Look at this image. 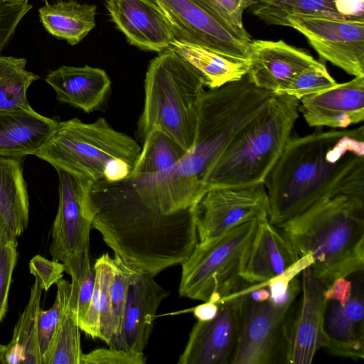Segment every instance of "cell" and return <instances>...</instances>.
<instances>
[{
  "instance_id": "603a6c76",
  "label": "cell",
  "mask_w": 364,
  "mask_h": 364,
  "mask_svg": "<svg viewBox=\"0 0 364 364\" xmlns=\"http://www.w3.org/2000/svg\"><path fill=\"white\" fill-rule=\"evenodd\" d=\"M22 159L0 156V217L18 237L29 223V198Z\"/></svg>"
},
{
  "instance_id": "d6a6232c",
  "label": "cell",
  "mask_w": 364,
  "mask_h": 364,
  "mask_svg": "<svg viewBox=\"0 0 364 364\" xmlns=\"http://www.w3.org/2000/svg\"><path fill=\"white\" fill-rule=\"evenodd\" d=\"M100 281V339L108 344L113 336L111 324L110 287L114 275L112 257L105 253L98 257L95 264Z\"/></svg>"
},
{
  "instance_id": "83f0119b",
  "label": "cell",
  "mask_w": 364,
  "mask_h": 364,
  "mask_svg": "<svg viewBox=\"0 0 364 364\" xmlns=\"http://www.w3.org/2000/svg\"><path fill=\"white\" fill-rule=\"evenodd\" d=\"M252 13L268 25L283 26H289V18L296 15L348 19L336 11L333 0H260Z\"/></svg>"
},
{
  "instance_id": "9a60e30c",
  "label": "cell",
  "mask_w": 364,
  "mask_h": 364,
  "mask_svg": "<svg viewBox=\"0 0 364 364\" xmlns=\"http://www.w3.org/2000/svg\"><path fill=\"white\" fill-rule=\"evenodd\" d=\"M241 296L233 295L219 303L217 315L197 321L193 326L179 364H228L237 340Z\"/></svg>"
},
{
  "instance_id": "cb8c5ba5",
  "label": "cell",
  "mask_w": 364,
  "mask_h": 364,
  "mask_svg": "<svg viewBox=\"0 0 364 364\" xmlns=\"http://www.w3.org/2000/svg\"><path fill=\"white\" fill-rule=\"evenodd\" d=\"M97 6L76 1H59L39 9V17L49 33L71 46L80 43L95 27Z\"/></svg>"
},
{
  "instance_id": "2e32d148",
  "label": "cell",
  "mask_w": 364,
  "mask_h": 364,
  "mask_svg": "<svg viewBox=\"0 0 364 364\" xmlns=\"http://www.w3.org/2000/svg\"><path fill=\"white\" fill-rule=\"evenodd\" d=\"M105 6L127 41L141 50L159 53L175 39L168 19L154 0H105Z\"/></svg>"
},
{
  "instance_id": "5b68a950",
  "label": "cell",
  "mask_w": 364,
  "mask_h": 364,
  "mask_svg": "<svg viewBox=\"0 0 364 364\" xmlns=\"http://www.w3.org/2000/svg\"><path fill=\"white\" fill-rule=\"evenodd\" d=\"M273 95L256 87L247 75L205 90L199 102L193 146L171 173L203 186V178L210 165Z\"/></svg>"
},
{
  "instance_id": "e0dca14e",
  "label": "cell",
  "mask_w": 364,
  "mask_h": 364,
  "mask_svg": "<svg viewBox=\"0 0 364 364\" xmlns=\"http://www.w3.org/2000/svg\"><path fill=\"white\" fill-rule=\"evenodd\" d=\"M363 279L353 285L344 303L325 299L321 326L322 348L331 354L360 360L364 358Z\"/></svg>"
},
{
  "instance_id": "7402d4cb",
  "label": "cell",
  "mask_w": 364,
  "mask_h": 364,
  "mask_svg": "<svg viewBox=\"0 0 364 364\" xmlns=\"http://www.w3.org/2000/svg\"><path fill=\"white\" fill-rule=\"evenodd\" d=\"M59 122L31 107L0 109V156L33 155L51 136Z\"/></svg>"
},
{
  "instance_id": "bcb514c9",
  "label": "cell",
  "mask_w": 364,
  "mask_h": 364,
  "mask_svg": "<svg viewBox=\"0 0 364 364\" xmlns=\"http://www.w3.org/2000/svg\"><path fill=\"white\" fill-rule=\"evenodd\" d=\"M256 3H257L258 1H259L260 0H254Z\"/></svg>"
},
{
  "instance_id": "30bf717a",
  "label": "cell",
  "mask_w": 364,
  "mask_h": 364,
  "mask_svg": "<svg viewBox=\"0 0 364 364\" xmlns=\"http://www.w3.org/2000/svg\"><path fill=\"white\" fill-rule=\"evenodd\" d=\"M268 215L264 183L210 187L195 207L198 242H209L247 222L269 220Z\"/></svg>"
},
{
  "instance_id": "ba28073f",
  "label": "cell",
  "mask_w": 364,
  "mask_h": 364,
  "mask_svg": "<svg viewBox=\"0 0 364 364\" xmlns=\"http://www.w3.org/2000/svg\"><path fill=\"white\" fill-rule=\"evenodd\" d=\"M301 290L295 277L281 301H256L242 294L237 340L230 364H272L284 360L285 323ZM284 362V360H283Z\"/></svg>"
},
{
  "instance_id": "f35d334b",
  "label": "cell",
  "mask_w": 364,
  "mask_h": 364,
  "mask_svg": "<svg viewBox=\"0 0 364 364\" xmlns=\"http://www.w3.org/2000/svg\"><path fill=\"white\" fill-rule=\"evenodd\" d=\"M29 271L38 279L41 289L48 291L63 278L65 266L61 262L37 255L29 262Z\"/></svg>"
},
{
  "instance_id": "d4e9b609",
  "label": "cell",
  "mask_w": 364,
  "mask_h": 364,
  "mask_svg": "<svg viewBox=\"0 0 364 364\" xmlns=\"http://www.w3.org/2000/svg\"><path fill=\"white\" fill-rule=\"evenodd\" d=\"M170 48L201 75L208 89L240 80L247 73L249 61L227 58L176 38Z\"/></svg>"
},
{
  "instance_id": "3957f363",
  "label": "cell",
  "mask_w": 364,
  "mask_h": 364,
  "mask_svg": "<svg viewBox=\"0 0 364 364\" xmlns=\"http://www.w3.org/2000/svg\"><path fill=\"white\" fill-rule=\"evenodd\" d=\"M141 147L129 135L114 129L105 118L85 123L77 118L59 122L51 136L33 155L93 183L129 177Z\"/></svg>"
},
{
  "instance_id": "836d02e7",
  "label": "cell",
  "mask_w": 364,
  "mask_h": 364,
  "mask_svg": "<svg viewBox=\"0 0 364 364\" xmlns=\"http://www.w3.org/2000/svg\"><path fill=\"white\" fill-rule=\"evenodd\" d=\"M210 11L244 40L251 42V36L242 23V14L249 6L256 4L254 0H195Z\"/></svg>"
},
{
  "instance_id": "52a82bcc",
  "label": "cell",
  "mask_w": 364,
  "mask_h": 364,
  "mask_svg": "<svg viewBox=\"0 0 364 364\" xmlns=\"http://www.w3.org/2000/svg\"><path fill=\"white\" fill-rule=\"evenodd\" d=\"M257 222L241 224L209 242H198L181 264L180 296L219 304L247 288L241 272Z\"/></svg>"
},
{
  "instance_id": "484cf974",
  "label": "cell",
  "mask_w": 364,
  "mask_h": 364,
  "mask_svg": "<svg viewBox=\"0 0 364 364\" xmlns=\"http://www.w3.org/2000/svg\"><path fill=\"white\" fill-rule=\"evenodd\" d=\"M42 291L35 278L28 301L15 325L11 341L6 345L7 364H43L38 336Z\"/></svg>"
},
{
  "instance_id": "b9f144b4",
  "label": "cell",
  "mask_w": 364,
  "mask_h": 364,
  "mask_svg": "<svg viewBox=\"0 0 364 364\" xmlns=\"http://www.w3.org/2000/svg\"><path fill=\"white\" fill-rule=\"evenodd\" d=\"M218 310V303L208 301L194 307L192 312L198 321H209L217 315Z\"/></svg>"
},
{
  "instance_id": "60d3db41",
  "label": "cell",
  "mask_w": 364,
  "mask_h": 364,
  "mask_svg": "<svg viewBox=\"0 0 364 364\" xmlns=\"http://www.w3.org/2000/svg\"><path fill=\"white\" fill-rule=\"evenodd\" d=\"M336 11L348 19L364 20V0H333Z\"/></svg>"
},
{
  "instance_id": "f546056e",
  "label": "cell",
  "mask_w": 364,
  "mask_h": 364,
  "mask_svg": "<svg viewBox=\"0 0 364 364\" xmlns=\"http://www.w3.org/2000/svg\"><path fill=\"white\" fill-rule=\"evenodd\" d=\"M70 292L71 287L65 300L46 364H82L80 329L70 304Z\"/></svg>"
},
{
  "instance_id": "ffe728a7",
  "label": "cell",
  "mask_w": 364,
  "mask_h": 364,
  "mask_svg": "<svg viewBox=\"0 0 364 364\" xmlns=\"http://www.w3.org/2000/svg\"><path fill=\"white\" fill-rule=\"evenodd\" d=\"M299 259L282 231L269 220H260L247 251L241 277L247 284L259 288L284 273Z\"/></svg>"
},
{
  "instance_id": "ac0fdd59",
  "label": "cell",
  "mask_w": 364,
  "mask_h": 364,
  "mask_svg": "<svg viewBox=\"0 0 364 364\" xmlns=\"http://www.w3.org/2000/svg\"><path fill=\"white\" fill-rule=\"evenodd\" d=\"M316 61L305 50L282 40H255L250 43L246 75L256 87L277 95L299 72Z\"/></svg>"
},
{
  "instance_id": "1f68e13d",
  "label": "cell",
  "mask_w": 364,
  "mask_h": 364,
  "mask_svg": "<svg viewBox=\"0 0 364 364\" xmlns=\"http://www.w3.org/2000/svg\"><path fill=\"white\" fill-rule=\"evenodd\" d=\"M338 83L330 75L325 65L316 61L299 72L277 95H286L301 100L305 97L330 89Z\"/></svg>"
},
{
  "instance_id": "8992f818",
  "label": "cell",
  "mask_w": 364,
  "mask_h": 364,
  "mask_svg": "<svg viewBox=\"0 0 364 364\" xmlns=\"http://www.w3.org/2000/svg\"><path fill=\"white\" fill-rule=\"evenodd\" d=\"M205 87L201 75L173 50L159 53L150 61L145 75L144 103L137 127L141 140L157 129L191 150Z\"/></svg>"
},
{
  "instance_id": "8fae6325",
  "label": "cell",
  "mask_w": 364,
  "mask_h": 364,
  "mask_svg": "<svg viewBox=\"0 0 364 364\" xmlns=\"http://www.w3.org/2000/svg\"><path fill=\"white\" fill-rule=\"evenodd\" d=\"M288 21L321 59L350 75L364 76V20L296 15Z\"/></svg>"
},
{
  "instance_id": "6da1fadb",
  "label": "cell",
  "mask_w": 364,
  "mask_h": 364,
  "mask_svg": "<svg viewBox=\"0 0 364 364\" xmlns=\"http://www.w3.org/2000/svg\"><path fill=\"white\" fill-rule=\"evenodd\" d=\"M264 185L274 225L323 198H364L363 126L290 136Z\"/></svg>"
},
{
  "instance_id": "8d00e7d4",
  "label": "cell",
  "mask_w": 364,
  "mask_h": 364,
  "mask_svg": "<svg viewBox=\"0 0 364 364\" xmlns=\"http://www.w3.org/2000/svg\"><path fill=\"white\" fill-rule=\"evenodd\" d=\"M70 276L71 277L70 300L80 326L85 317L92 296L95 284V269L94 266H91Z\"/></svg>"
},
{
  "instance_id": "74e56055",
  "label": "cell",
  "mask_w": 364,
  "mask_h": 364,
  "mask_svg": "<svg viewBox=\"0 0 364 364\" xmlns=\"http://www.w3.org/2000/svg\"><path fill=\"white\" fill-rule=\"evenodd\" d=\"M146 358L144 353H134L122 350L97 348L83 353L82 364H144Z\"/></svg>"
},
{
  "instance_id": "4316f807",
  "label": "cell",
  "mask_w": 364,
  "mask_h": 364,
  "mask_svg": "<svg viewBox=\"0 0 364 364\" xmlns=\"http://www.w3.org/2000/svg\"><path fill=\"white\" fill-rule=\"evenodd\" d=\"M140 154L129 177L141 178L171 170L188 152L164 132L154 129L142 140Z\"/></svg>"
},
{
  "instance_id": "ee69618b",
  "label": "cell",
  "mask_w": 364,
  "mask_h": 364,
  "mask_svg": "<svg viewBox=\"0 0 364 364\" xmlns=\"http://www.w3.org/2000/svg\"><path fill=\"white\" fill-rule=\"evenodd\" d=\"M6 345H2L0 343V364H6Z\"/></svg>"
},
{
  "instance_id": "277c9868",
  "label": "cell",
  "mask_w": 364,
  "mask_h": 364,
  "mask_svg": "<svg viewBox=\"0 0 364 364\" xmlns=\"http://www.w3.org/2000/svg\"><path fill=\"white\" fill-rule=\"evenodd\" d=\"M299 100L275 95L210 165L203 180L213 186L264 183L291 136L299 117Z\"/></svg>"
},
{
  "instance_id": "f6af8a7d",
  "label": "cell",
  "mask_w": 364,
  "mask_h": 364,
  "mask_svg": "<svg viewBox=\"0 0 364 364\" xmlns=\"http://www.w3.org/2000/svg\"><path fill=\"white\" fill-rule=\"evenodd\" d=\"M16 1H28V0H16ZM41 1H44V2H46V3H47V0H41Z\"/></svg>"
},
{
  "instance_id": "ab89813d",
  "label": "cell",
  "mask_w": 364,
  "mask_h": 364,
  "mask_svg": "<svg viewBox=\"0 0 364 364\" xmlns=\"http://www.w3.org/2000/svg\"><path fill=\"white\" fill-rule=\"evenodd\" d=\"M353 285V283L347 278H339L335 280L328 287L324 289L325 299L344 303L350 296Z\"/></svg>"
},
{
  "instance_id": "d590c367",
  "label": "cell",
  "mask_w": 364,
  "mask_h": 364,
  "mask_svg": "<svg viewBox=\"0 0 364 364\" xmlns=\"http://www.w3.org/2000/svg\"><path fill=\"white\" fill-rule=\"evenodd\" d=\"M17 259V237L8 232L0 242V322L7 311L9 293Z\"/></svg>"
},
{
  "instance_id": "4dcf8cb0",
  "label": "cell",
  "mask_w": 364,
  "mask_h": 364,
  "mask_svg": "<svg viewBox=\"0 0 364 364\" xmlns=\"http://www.w3.org/2000/svg\"><path fill=\"white\" fill-rule=\"evenodd\" d=\"M57 293L53 306L48 310H40L38 317V336L43 364H46L49 353L60 320L65 298L71 283L60 279L56 284Z\"/></svg>"
},
{
  "instance_id": "7c38bea8",
  "label": "cell",
  "mask_w": 364,
  "mask_h": 364,
  "mask_svg": "<svg viewBox=\"0 0 364 364\" xmlns=\"http://www.w3.org/2000/svg\"><path fill=\"white\" fill-rule=\"evenodd\" d=\"M175 38L238 60L249 61L250 43L237 35L195 0H154Z\"/></svg>"
},
{
  "instance_id": "4fadbf2b",
  "label": "cell",
  "mask_w": 364,
  "mask_h": 364,
  "mask_svg": "<svg viewBox=\"0 0 364 364\" xmlns=\"http://www.w3.org/2000/svg\"><path fill=\"white\" fill-rule=\"evenodd\" d=\"M301 273V296L285 323L284 362L290 364H310L322 348L325 288L311 266Z\"/></svg>"
},
{
  "instance_id": "f1b7e54d",
  "label": "cell",
  "mask_w": 364,
  "mask_h": 364,
  "mask_svg": "<svg viewBox=\"0 0 364 364\" xmlns=\"http://www.w3.org/2000/svg\"><path fill=\"white\" fill-rule=\"evenodd\" d=\"M26 63V58L0 53V109L30 107L27 90L39 76L25 69Z\"/></svg>"
},
{
  "instance_id": "7bdbcfd3",
  "label": "cell",
  "mask_w": 364,
  "mask_h": 364,
  "mask_svg": "<svg viewBox=\"0 0 364 364\" xmlns=\"http://www.w3.org/2000/svg\"><path fill=\"white\" fill-rule=\"evenodd\" d=\"M8 232H9V231L3 220L0 217V242Z\"/></svg>"
},
{
  "instance_id": "5bb4252c",
  "label": "cell",
  "mask_w": 364,
  "mask_h": 364,
  "mask_svg": "<svg viewBox=\"0 0 364 364\" xmlns=\"http://www.w3.org/2000/svg\"><path fill=\"white\" fill-rule=\"evenodd\" d=\"M155 277L133 267L122 323L108 344L109 348L144 353L157 310L169 295V292L155 281Z\"/></svg>"
},
{
  "instance_id": "d6986e66",
  "label": "cell",
  "mask_w": 364,
  "mask_h": 364,
  "mask_svg": "<svg viewBox=\"0 0 364 364\" xmlns=\"http://www.w3.org/2000/svg\"><path fill=\"white\" fill-rule=\"evenodd\" d=\"M299 111L310 127L346 129L364 119V76L299 100Z\"/></svg>"
},
{
  "instance_id": "9c48e42d",
  "label": "cell",
  "mask_w": 364,
  "mask_h": 364,
  "mask_svg": "<svg viewBox=\"0 0 364 364\" xmlns=\"http://www.w3.org/2000/svg\"><path fill=\"white\" fill-rule=\"evenodd\" d=\"M59 204L52 228L49 252L65 269L90 263L92 228L90 180L57 171Z\"/></svg>"
},
{
  "instance_id": "44dd1931",
  "label": "cell",
  "mask_w": 364,
  "mask_h": 364,
  "mask_svg": "<svg viewBox=\"0 0 364 364\" xmlns=\"http://www.w3.org/2000/svg\"><path fill=\"white\" fill-rule=\"evenodd\" d=\"M46 82L58 100L91 113L105 108L110 95L112 81L105 70L89 65H63L50 72Z\"/></svg>"
},
{
  "instance_id": "7a4b0ae2",
  "label": "cell",
  "mask_w": 364,
  "mask_h": 364,
  "mask_svg": "<svg viewBox=\"0 0 364 364\" xmlns=\"http://www.w3.org/2000/svg\"><path fill=\"white\" fill-rule=\"evenodd\" d=\"M278 227L324 288L339 278L363 272L364 198H323Z\"/></svg>"
},
{
  "instance_id": "e575fe53",
  "label": "cell",
  "mask_w": 364,
  "mask_h": 364,
  "mask_svg": "<svg viewBox=\"0 0 364 364\" xmlns=\"http://www.w3.org/2000/svg\"><path fill=\"white\" fill-rule=\"evenodd\" d=\"M112 263L114 275L110 287V302L111 324L114 335L118 331L122 323L134 267L125 262L116 255H114L112 257Z\"/></svg>"
}]
</instances>
